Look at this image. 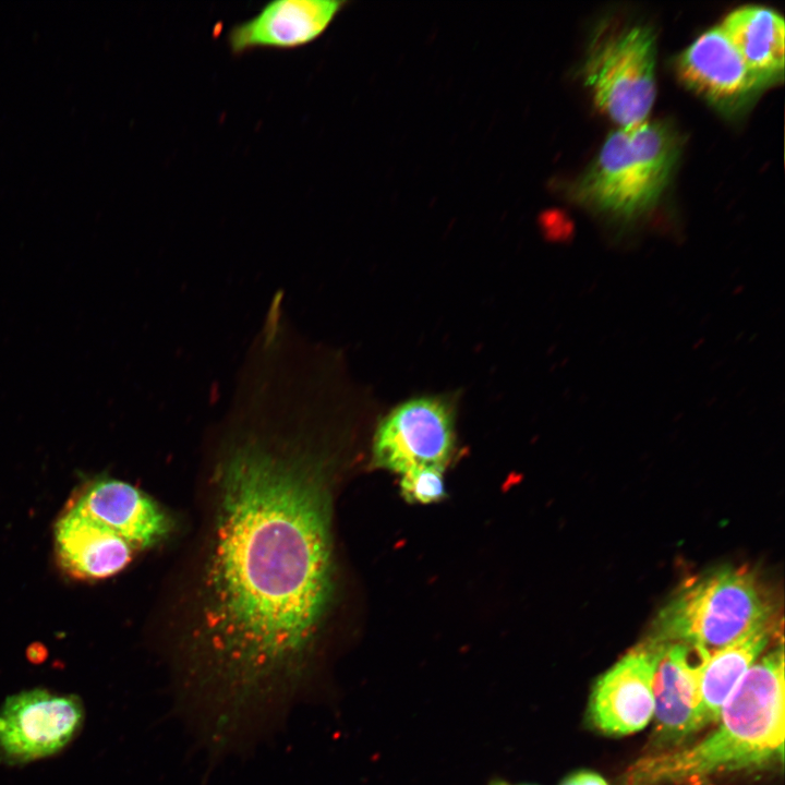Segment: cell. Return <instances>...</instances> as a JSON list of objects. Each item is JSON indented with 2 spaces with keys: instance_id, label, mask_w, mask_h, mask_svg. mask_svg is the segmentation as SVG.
Returning <instances> with one entry per match:
<instances>
[{
  "instance_id": "16",
  "label": "cell",
  "mask_w": 785,
  "mask_h": 785,
  "mask_svg": "<svg viewBox=\"0 0 785 785\" xmlns=\"http://www.w3.org/2000/svg\"><path fill=\"white\" fill-rule=\"evenodd\" d=\"M444 468L422 467L401 474L402 496L410 503L430 504L445 496Z\"/></svg>"
},
{
  "instance_id": "10",
  "label": "cell",
  "mask_w": 785,
  "mask_h": 785,
  "mask_svg": "<svg viewBox=\"0 0 785 785\" xmlns=\"http://www.w3.org/2000/svg\"><path fill=\"white\" fill-rule=\"evenodd\" d=\"M68 505L104 524L136 551L165 541L173 529L172 518L154 498L112 478L85 483Z\"/></svg>"
},
{
  "instance_id": "11",
  "label": "cell",
  "mask_w": 785,
  "mask_h": 785,
  "mask_svg": "<svg viewBox=\"0 0 785 785\" xmlns=\"http://www.w3.org/2000/svg\"><path fill=\"white\" fill-rule=\"evenodd\" d=\"M343 1L276 0L252 17L233 25L227 35L230 52L241 56L257 49H295L319 38Z\"/></svg>"
},
{
  "instance_id": "6",
  "label": "cell",
  "mask_w": 785,
  "mask_h": 785,
  "mask_svg": "<svg viewBox=\"0 0 785 785\" xmlns=\"http://www.w3.org/2000/svg\"><path fill=\"white\" fill-rule=\"evenodd\" d=\"M455 412L454 400L442 395L397 404L377 423L373 463L400 475L422 467L445 469L456 445Z\"/></svg>"
},
{
  "instance_id": "5",
  "label": "cell",
  "mask_w": 785,
  "mask_h": 785,
  "mask_svg": "<svg viewBox=\"0 0 785 785\" xmlns=\"http://www.w3.org/2000/svg\"><path fill=\"white\" fill-rule=\"evenodd\" d=\"M656 44L645 24L603 26L592 38L583 78L595 104L619 128L647 121L655 99Z\"/></svg>"
},
{
  "instance_id": "3",
  "label": "cell",
  "mask_w": 785,
  "mask_h": 785,
  "mask_svg": "<svg viewBox=\"0 0 785 785\" xmlns=\"http://www.w3.org/2000/svg\"><path fill=\"white\" fill-rule=\"evenodd\" d=\"M776 606L749 568L724 566L683 582L657 613L650 635L708 654L775 624Z\"/></svg>"
},
{
  "instance_id": "15",
  "label": "cell",
  "mask_w": 785,
  "mask_h": 785,
  "mask_svg": "<svg viewBox=\"0 0 785 785\" xmlns=\"http://www.w3.org/2000/svg\"><path fill=\"white\" fill-rule=\"evenodd\" d=\"M720 27L765 86L783 78L785 25L782 15L769 8L747 5L732 11Z\"/></svg>"
},
{
  "instance_id": "13",
  "label": "cell",
  "mask_w": 785,
  "mask_h": 785,
  "mask_svg": "<svg viewBox=\"0 0 785 785\" xmlns=\"http://www.w3.org/2000/svg\"><path fill=\"white\" fill-rule=\"evenodd\" d=\"M55 553L64 572L100 580L122 571L136 550L120 535L67 505L53 527Z\"/></svg>"
},
{
  "instance_id": "4",
  "label": "cell",
  "mask_w": 785,
  "mask_h": 785,
  "mask_svg": "<svg viewBox=\"0 0 785 785\" xmlns=\"http://www.w3.org/2000/svg\"><path fill=\"white\" fill-rule=\"evenodd\" d=\"M680 149L679 134L667 122L619 128L606 137L569 194L577 203L614 217L642 215L660 201Z\"/></svg>"
},
{
  "instance_id": "8",
  "label": "cell",
  "mask_w": 785,
  "mask_h": 785,
  "mask_svg": "<svg viewBox=\"0 0 785 785\" xmlns=\"http://www.w3.org/2000/svg\"><path fill=\"white\" fill-rule=\"evenodd\" d=\"M661 647V642L645 638L599 678L589 703L594 727L609 735H627L649 724Z\"/></svg>"
},
{
  "instance_id": "17",
  "label": "cell",
  "mask_w": 785,
  "mask_h": 785,
  "mask_svg": "<svg viewBox=\"0 0 785 785\" xmlns=\"http://www.w3.org/2000/svg\"><path fill=\"white\" fill-rule=\"evenodd\" d=\"M560 785H608L599 774L590 771H580L567 776Z\"/></svg>"
},
{
  "instance_id": "14",
  "label": "cell",
  "mask_w": 785,
  "mask_h": 785,
  "mask_svg": "<svg viewBox=\"0 0 785 785\" xmlns=\"http://www.w3.org/2000/svg\"><path fill=\"white\" fill-rule=\"evenodd\" d=\"M777 623L758 629L709 654L702 663L699 679L697 730L717 721L726 700L747 671L758 661L777 636Z\"/></svg>"
},
{
  "instance_id": "2",
  "label": "cell",
  "mask_w": 785,
  "mask_h": 785,
  "mask_svg": "<svg viewBox=\"0 0 785 785\" xmlns=\"http://www.w3.org/2000/svg\"><path fill=\"white\" fill-rule=\"evenodd\" d=\"M783 638L742 676L715 728L685 748L652 753L628 769L623 785H700L716 776L783 760Z\"/></svg>"
},
{
  "instance_id": "19",
  "label": "cell",
  "mask_w": 785,
  "mask_h": 785,
  "mask_svg": "<svg viewBox=\"0 0 785 785\" xmlns=\"http://www.w3.org/2000/svg\"><path fill=\"white\" fill-rule=\"evenodd\" d=\"M504 785H509V784H507V783L505 782Z\"/></svg>"
},
{
  "instance_id": "18",
  "label": "cell",
  "mask_w": 785,
  "mask_h": 785,
  "mask_svg": "<svg viewBox=\"0 0 785 785\" xmlns=\"http://www.w3.org/2000/svg\"><path fill=\"white\" fill-rule=\"evenodd\" d=\"M504 783L505 782L496 781V782L492 783L491 785H504Z\"/></svg>"
},
{
  "instance_id": "7",
  "label": "cell",
  "mask_w": 785,
  "mask_h": 785,
  "mask_svg": "<svg viewBox=\"0 0 785 785\" xmlns=\"http://www.w3.org/2000/svg\"><path fill=\"white\" fill-rule=\"evenodd\" d=\"M85 721L80 697L46 688L9 696L0 705V762L24 765L65 749Z\"/></svg>"
},
{
  "instance_id": "12",
  "label": "cell",
  "mask_w": 785,
  "mask_h": 785,
  "mask_svg": "<svg viewBox=\"0 0 785 785\" xmlns=\"http://www.w3.org/2000/svg\"><path fill=\"white\" fill-rule=\"evenodd\" d=\"M661 643L652 688L655 738L662 745L679 744L698 732L700 671L709 654L681 642Z\"/></svg>"
},
{
  "instance_id": "9",
  "label": "cell",
  "mask_w": 785,
  "mask_h": 785,
  "mask_svg": "<svg viewBox=\"0 0 785 785\" xmlns=\"http://www.w3.org/2000/svg\"><path fill=\"white\" fill-rule=\"evenodd\" d=\"M680 81L726 113L748 105L766 87L745 64L720 26L698 37L675 61Z\"/></svg>"
},
{
  "instance_id": "1",
  "label": "cell",
  "mask_w": 785,
  "mask_h": 785,
  "mask_svg": "<svg viewBox=\"0 0 785 785\" xmlns=\"http://www.w3.org/2000/svg\"><path fill=\"white\" fill-rule=\"evenodd\" d=\"M322 416L278 402L224 426L191 619L170 653L177 714L219 751L253 749L316 691L334 596Z\"/></svg>"
}]
</instances>
